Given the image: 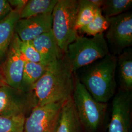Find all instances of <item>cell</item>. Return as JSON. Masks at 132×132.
Here are the masks:
<instances>
[{
    "label": "cell",
    "instance_id": "cell-1",
    "mask_svg": "<svg viewBox=\"0 0 132 132\" xmlns=\"http://www.w3.org/2000/svg\"><path fill=\"white\" fill-rule=\"evenodd\" d=\"M75 87V74L63 56L48 65L34 86L36 106L65 101L72 97Z\"/></svg>",
    "mask_w": 132,
    "mask_h": 132
},
{
    "label": "cell",
    "instance_id": "cell-2",
    "mask_svg": "<svg viewBox=\"0 0 132 132\" xmlns=\"http://www.w3.org/2000/svg\"><path fill=\"white\" fill-rule=\"evenodd\" d=\"M117 56L109 53L76 71V79L99 102L107 103L115 94Z\"/></svg>",
    "mask_w": 132,
    "mask_h": 132
},
{
    "label": "cell",
    "instance_id": "cell-3",
    "mask_svg": "<svg viewBox=\"0 0 132 132\" xmlns=\"http://www.w3.org/2000/svg\"><path fill=\"white\" fill-rule=\"evenodd\" d=\"M104 33L90 37L79 36L69 45L64 57L74 74L110 53Z\"/></svg>",
    "mask_w": 132,
    "mask_h": 132
},
{
    "label": "cell",
    "instance_id": "cell-4",
    "mask_svg": "<svg viewBox=\"0 0 132 132\" xmlns=\"http://www.w3.org/2000/svg\"><path fill=\"white\" fill-rule=\"evenodd\" d=\"M78 3L77 0H58L52 11V31L64 54L79 36L76 27Z\"/></svg>",
    "mask_w": 132,
    "mask_h": 132
},
{
    "label": "cell",
    "instance_id": "cell-5",
    "mask_svg": "<svg viewBox=\"0 0 132 132\" xmlns=\"http://www.w3.org/2000/svg\"><path fill=\"white\" fill-rule=\"evenodd\" d=\"M72 98L82 127L89 132H95L104 118L107 103L96 101L76 78Z\"/></svg>",
    "mask_w": 132,
    "mask_h": 132
},
{
    "label": "cell",
    "instance_id": "cell-6",
    "mask_svg": "<svg viewBox=\"0 0 132 132\" xmlns=\"http://www.w3.org/2000/svg\"><path fill=\"white\" fill-rule=\"evenodd\" d=\"M36 105L33 91L25 92L8 85L0 87V117H27Z\"/></svg>",
    "mask_w": 132,
    "mask_h": 132
},
{
    "label": "cell",
    "instance_id": "cell-7",
    "mask_svg": "<svg viewBox=\"0 0 132 132\" xmlns=\"http://www.w3.org/2000/svg\"><path fill=\"white\" fill-rule=\"evenodd\" d=\"M108 19L109 26L104 36L110 53L117 56L132 46V13L129 11Z\"/></svg>",
    "mask_w": 132,
    "mask_h": 132
},
{
    "label": "cell",
    "instance_id": "cell-8",
    "mask_svg": "<svg viewBox=\"0 0 132 132\" xmlns=\"http://www.w3.org/2000/svg\"><path fill=\"white\" fill-rule=\"evenodd\" d=\"M64 102L36 106L26 118L24 132H53L58 113Z\"/></svg>",
    "mask_w": 132,
    "mask_h": 132
},
{
    "label": "cell",
    "instance_id": "cell-9",
    "mask_svg": "<svg viewBox=\"0 0 132 132\" xmlns=\"http://www.w3.org/2000/svg\"><path fill=\"white\" fill-rule=\"evenodd\" d=\"M131 90L120 89L113 96L108 132H130Z\"/></svg>",
    "mask_w": 132,
    "mask_h": 132
},
{
    "label": "cell",
    "instance_id": "cell-10",
    "mask_svg": "<svg viewBox=\"0 0 132 132\" xmlns=\"http://www.w3.org/2000/svg\"><path fill=\"white\" fill-rule=\"evenodd\" d=\"M19 41V37L15 33L1 67L7 85L21 90V82L26 60L20 51Z\"/></svg>",
    "mask_w": 132,
    "mask_h": 132
},
{
    "label": "cell",
    "instance_id": "cell-11",
    "mask_svg": "<svg viewBox=\"0 0 132 132\" xmlns=\"http://www.w3.org/2000/svg\"><path fill=\"white\" fill-rule=\"evenodd\" d=\"M52 14H44L28 18L19 19L15 27V33L22 41H32L52 30Z\"/></svg>",
    "mask_w": 132,
    "mask_h": 132
},
{
    "label": "cell",
    "instance_id": "cell-12",
    "mask_svg": "<svg viewBox=\"0 0 132 132\" xmlns=\"http://www.w3.org/2000/svg\"><path fill=\"white\" fill-rule=\"evenodd\" d=\"M82 127L71 97L62 105L57 118L53 132H82Z\"/></svg>",
    "mask_w": 132,
    "mask_h": 132
},
{
    "label": "cell",
    "instance_id": "cell-13",
    "mask_svg": "<svg viewBox=\"0 0 132 132\" xmlns=\"http://www.w3.org/2000/svg\"><path fill=\"white\" fill-rule=\"evenodd\" d=\"M32 42L41 56L42 63L45 65L48 66L64 55L58 46L52 30L38 36Z\"/></svg>",
    "mask_w": 132,
    "mask_h": 132
},
{
    "label": "cell",
    "instance_id": "cell-14",
    "mask_svg": "<svg viewBox=\"0 0 132 132\" xmlns=\"http://www.w3.org/2000/svg\"><path fill=\"white\" fill-rule=\"evenodd\" d=\"M20 19V13L13 10L0 21V63L5 60L15 34V25Z\"/></svg>",
    "mask_w": 132,
    "mask_h": 132
},
{
    "label": "cell",
    "instance_id": "cell-15",
    "mask_svg": "<svg viewBox=\"0 0 132 132\" xmlns=\"http://www.w3.org/2000/svg\"><path fill=\"white\" fill-rule=\"evenodd\" d=\"M116 74L120 89L131 90L132 88V49L129 47L117 56Z\"/></svg>",
    "mask_w": 132,
    "mask_h": 132
},
{
    "label": "cell",
    "instance_id": "cell-16",
    "mask_svg": "<svg viewBox=\"0 0 132 132\" xmlns=\"http://www.w3.org/2000/svg\"><path fill=\"white\" fill-rule=\"evenodd\" d=\"M47 68V65L42 63L26 61L21 82V90L25 92H32L34 86L44 75Z\"/></svg>",
    "mask_w": 132,
    "mask_h": 132
},
{
    "label": "cell",
    "instance_id": "cell-17",
    "mask_svg": "<svg viewBox=\"0 0 132 132\" xmlns=\"http://www.w3.org/2000/svg\"><path fill=\"white\" fill-rule=\"evenodd\" d=\"M58 0H29L20 13V19L52 14Z\"/></svg>",
    "mask_w": 132,
    "mask_h": 132
},
{
    "label": "cell",
    "instance_id": "cell-18",
    "mask_svg": "<svg viewBox=\"0 0 132 132\" xmlns=\"http://www.w3.org/2000/svg\"><path fill=\"white\" fill-rule=\"evenodd\" d=\"M132 7V0H104L100 9L105 17L110 18L129 12Z\"/></svg>",
    "mask_w": 132,
    "mask_h": 132
},
{
    "label": "cell",
    "instance_id": "cell-19",
    "mask_svg": "<svg viewBox=\"0 0 132 132\" xmlns=\"http://www.w3.org/2000/svg\"><path fill=\"white\" fill-rule=\"evenodd\" d=\"M109 26L108 18L105 17L100 9L96 10L94 17L89 23L79 29L82 33L90 36L103 34L107 30Z\"/></svg>",
    "mask_w": 132,
    "mask_h": 132
},
{
    "label": "cell",
    "instance_id": "cell-20",
    "mask_svg": "<svg viewBox=\"0 0 132 132\" xmlns=\"http://www.w3.org/2000/svg\"><path fill=\"white\" fill-rule=\"evenodd\" d=\"M78 3L76 23L77 30L90 23L94 18L96 10L98 9L90 0H79Z\"/></svg>",
    "mask_w": 132,
    "mask_h": 132
},
{
    "label": "cell",
    "instance_id": "cell-21",
    "mask_svg": "<svg viewBox=\"0 0 132 132\" xmlns=\"http://www.w3.org/2000/svg\"><path fill=\"white\" fill-rule=\"evenodd\" d=\"M26 117H0V132H24Z\"/></svg>",
    "mask_w": 132,
    "mask_h": 132
},
{
    "label": "cell",
    "instance_id": "cell-22",
    "mask_svg": "<svg viewBox=\"0 0 132 132\" xmlns=\"http://www.w3.org/2000/svg\"><path fill=\"white\" fill-rule=\"evenodd\" d=\"M19 48L27 61L42 63L41 56L32 41H22L19 39Z\"/></svg>",
    "mask_w": 132,
    "mask_h": 132
},
{
    "label": "cell",
    "instance_id": "cell-23",
    "mask_svg": "<svg viewBox=\"0 0 132 132\" xmlns=\"http://www.w3.org/2000/svg\"><path fill=\"white\" fill-rule=\"evenodd\" d=\"M13 10L8 1L0 0V21L6 17Z\"/></svg>",
    "mask_w": 132,
    "mask_h": 132
},
{
    "label": "cell",
    "instance_id": "cell-24",
    "mask_svg": "<svg viewBox=\"0 0 132 132\" xmlns=\"http://www.w3.org/2000/svg\"><path fill=\"white\" fill-rule=\"evenodd\" d=\"M8 2L13 10L20 13L27 4L28 0H9Z\"/></svg>",
    "mask_w": 132,
    "mask_h": 132
},
{
    "label": "cell",
    "instance_id": "cell-25",
    "mask_svg": "<svg viewBox=\"0 0 132 132\" xmlns=\"http://www.w3.org/2000/svg\"><path fill=\"white\" fill-rule=\"evenodd\" d=\"M104 0H90L92 3L98 9H101L103 4Z\"/></svg>",
    "mask_w": 132,
    "mask_h": 132
},
{
    "label": "cell",
    "instance_id": "cell-26",
    "mask_svg": "<svg viewBox=\"0 0 132 132\" xmlns=\"http://www.w3.org/2000/svg\"><path fill=\"white\" fill-rule=\"evenodd\" d=\"M6 85H7V84L5 80L4 75L3 73L1 65H0V87Z\"/></svg>",
    "mask_w": 132,
    "mask_h": 132
}]
</instances>
